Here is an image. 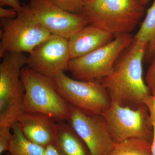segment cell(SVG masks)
Wrapping results in <instances>:
<instances>
[{
    "label": "cell",
    "instance_id": "7c38bea8",
    "mask_svg": "<svg viewBox=\"0 0 155 155\" xmlns=\"http://www.w3.org/2000/svg\"><path fill=\"white\" fill-rule=\"evenodd\" d=\"M17 122L26 138L35 144L45 147L54 145L58 130V122L45 114L22 113Z\"/></svg>",
    "mask_w": 155,
    "mask_h": 155
},
{
    "label": "cell",
    "instance_id": "5b68a950",
    "mask_svg": "<svg viewBox=\"0 0 155 155\" xmlns=\"http://www.w3.org/2000/svg\"><path fill=\"white\" fill-rule=\"evenodd\" d=\"M14 19H1L0 57L9 53H30L51 35L37 20L28 5Z\"/></svg>",
    "mask_w": 155,
    "mask_h": 155
},
{
    "label": "cell",
    "instance_id": "9c48e42d",
    "mask_svg": "<svg viewBox=\"0 0 155 155\" xmlns=\"http://www.w3.org/2000/svg\"><path fill=\"white\" fill-rule=\"evenodd\" d=\"M28 6L37 20L51 34L68 40L89 24L81 13L65 11L49 0H29Z\"/></svg>",
    "mask_w": 155,
    "mask_h": 155
},
{
    "label": "cell",
    "instance_id": "5bb4252c",
    "mask_svg": "<svg viewBox=\"0 0 155 155\" xmlns=\"http://www.w3.org/2000/svg\"><path fill=\"white\" fill-rule=\"evenodd\" d=\"M62 155H92L83 140L69 123L58 122V130L53 145Z\"/></svg>",
    "mask_w": 155,
    "mask_h": 155
},
{
    "label": "cell",
    "instance_id": "30bf717a",
    "mask_svg": "<svg viewBox=\"0 0 155 155\" xmlns=\"http://www.w3.org/2000/svg\"><path fill=\"white\" fill-rule=\"evenodd\" d=\"M68 123L85 142L92 155H110L115 143L102 115H89L69 104Z\"/></svg>",
    "mask_w": 155,
    "mask_h": 155
},
{
    "label": "cell",
    "instance_id": "2e32d148",
    "mask_svg": "<svg viewBox=\"0 0 155 155\" xmlns=\"http://www.w3.org/2000/svg\"><path fill=\"white\" fill-rule=\"evenodd\" d=\"M151 144L142 139H128L115 143L110 155H152Z\"/></svg>",
    "mask_w": 155,
    "mask_h": 155
},
{
    "label": "cell",
    "instance_id": "ac0fdd59",
    "mask_svg": "<svg viewBox=\"0 0 155 155\" xmlns=\"http://www.w3.org/2000/svg\"><path fill=\"white\" fill-rule=\"evenodd\" d=\"M59 8L73 13H81L83 9V0H49Z\"/></svg>",
    "mask_w": 155,
    "mask_h": 155
},
{
    "label": "cell",
    "instance_id": "44dd1931",
    "mask_svg": "<svg viewBox=\"0 0 155 155\" xmlns=\"http://www.w3.org/2000/svg\"><path fill=\"white\" fill-rule=\"evenodd\" d=\"M144 104L147 108L150 119L153 125H155V96L150 94L144 101Z\"/></svg>",
    "mask_w": 155,
    "mask_h": 155
},
{
    "label": "cell",
    "instance_id": "ffe728a7",
    "mask_svg": "<svg viewBox=\"0 0 155 155\" xmlns=\"http://www.w3.org/2000/svg\"><path fill=\"white\" fill-rule=\"evenodd\" d=\"M144 80L151 94L155 96V57L148 69Z\"/></svg>",
    "mask_w": 155,
    "mask_h": 155
},
{
    "label": "cell",
    "instance_id": "ba28073f",
    "mask_svg": "<svg viewBox=\"0 0 155 155\" xmlns=\"http://www.w3.org/2000/svg\"><path fill=\"white\" fill-rule=\"evenodd\" d=\"M102 116L115 143L133 138L142 139L152 142V123L148 110L145 105L134 109L112 102Z\"/></svg>",
    "mask_w": 155,
    "mask_h": 155
},
{
    "label": "cell",
    "instance_id": "4316f807",
    "mask_svg": "<svg viewBox=\"0 0 155 155\" xmlns=\"http://www.w3.org/2000/svg\"><path fill=\"white\" fill-rule=\"evenodd\" d=\"M153 52H155V40L153 46Z\"/></svg>",
    "mask_w": 155,
    "mask_h": 155
},
{
    "label": "cell",
    "instance_id": "484cf974",
    "mask_svg": "<svg viewBox=\"0 0 155 155\" xmlns=\"http://www.w3.org/2000/svg\"><path fill=\"white\" fill-rule=\"evenodd\" d=\"M140 1H141V2L142 3V4L145 6L149 2L150 0H140Z\"/></svg>",
    "mask_w": 155,
    "mask_h": 155
},
{
    "label": "cell",
    "instance_id": "52a82bcc",
    "mask_svg": "<svg viewBox=\"0 0 155 155\" xmlns=\"http://www.w3.org/2000/svg\"><path fill=\"white\" fill-rule=\"evenodd\" d=\"M53 79L61 96L69 104L84 114L102 115L111 106L110 96L100 81L72 79L64 72Z\"/></svg>",
    "mask_w": 155,
    "mask_h": 155
},
{
    "label": "cell",
    "instance_id": "4fadbf2b",
    "mask_svg": "<svg viewBox=\"0 0 155 155\" xmlns=\"http://www.w3.org/2000/svg\"><path fill=\"white\" fill-rule=\"evenodd\" d=\"M113 34L88 24L68 39L70 60L86 55L111 41Z\"/></svg>",
    "mask_w": 155,
    "mask_h": 155
},
{
    "label": "cell",
    "instance_id": "7a4b0ae2",
    "mask_svg": "<svg viewBox=\"0 0 155 155\" xmlns=\"http://www.w3.org/2000/svg\"><path fill=\"white\" fill-rule=\"evenodd\" d=\"M145 9L140 0H90L84 2L81 13L89 24L116 37L131 33Z\"/></svg>",
    "mask_w": 155,
    "mask_h": 155
},
{
    "label": "cell",
    "instance_id": "e0dca14e",
    "mask_svg": "<svg viewBox=\"0 0 155 155\" xmlns=\"http://www.w3.org/2000/svg\"><path fill=\"white\" fill-rule=\"evenodd\" d=\"M134 38L147 44L150 52L153 53L155 40V0L147 11L146 16Z\"/></svg>",
    "mask_w": 155,
    "mask_h": 155
},
{
    "label": "cell",
    "instance_id": "6da1fadb",
    "mask_svg": "<svg viewBox=\"0 0 155 155\" xmlns=\"http://www.w3.org/2000/svg\"><path fill=\"white\" fill-rule=\"evenodd\" d=\"M149 45L134 38L100 82L114 102L122 107L137 109L151 94L143 77L142 62Z\"/></svg>",
    "mask_w": 155,
    "mask_h": 155
},
{
    "label": "cell",
    "instance_id": "3957f363",
    "mask_svg": "<svg viewBox=\"0 0 155 155\" xmlns=\"http://www.w3.org/2000/svg\"><path fill=\"white\" fill-rule=\"evenodd\" d=\"M21 78L25 90L24 112L45 114L57 122L68 120L69 104L58 93L52 78L26 66L21 70Z\"/></svg>",
    "mask_w": 155,
    "mask_h": 155
},
{
    "label": "cell",
    "instance_id": "7402d4cb",
    "mask_svg": "<svg viewBox=\"0 0 155 155\" xmlns=\"http://www.w3.org/2000/svg\"><path fill=\"white\" fill-rule=\"evenodd\" d=\"M18 13L14 9H8L0 7V17L1 19H14L17 17Z\"/></svg>",
    "mask_w": 155,
    "mask_h": 155
},
{
    "label": "cell",
    "instance_id": "277c9868",
    "mask_svg": "<svg viewBox=\"0 0 155 155\" xmlns=\"http://www.w3.org/2000/svg\"><path fill=\"white\" fill-rule=\"evenodd\" d=\"M27 58L24 53H7L0 64V127H12L24 112L21 72Z\"/></svg>",
    "mask_w": 155,
    "mask_h": 155
},
{
    "label": "cell",
    "instance_id": "9a60e30c",
    "mask_svg": "<svg viewBox=\"0 0 155 155\" xmlns=\"http://www.w3.org/2000/svg\"><path fill=\"white\" fill-rule=\"evenodd\" d=\"M13 137L8 152L10 155H44L45 147L28 140L24 136L19 123L15 122L12 127Z\"/></svg>",
    "mask_w": 155,
    "mask_h": 155
},
{
    "label": "cell",
    "instance_id": "d6986e66",
    "mask_svg": "<svg viewBox=\"0 0 155 155\" xmlns=\"http://www.w3.org/2000/svg\"><path fill=\"white\" fill-rule=\"evenodd\" d=\"M12 127L9 126L0 127V154L5 152H8L13 137Z\"/></svg>",
    "mask_w": 155,
    "mask_h": 155
},
{
    "label": "cell",
    "instance_id": "603a6c76",
    "mask_svg": "<svg viewBox=\"0 0 155 155\" xmlns=\"http://www.w3.org/2000/svg\"><path fill=\"white\" fill-rule=\"evenodd\" d=\"M0 5L1 7L5 5L10 6L17 12L21 11L22 7L20 5L19 0H0Z\"/></svg>",
    "mask_w": 155,
    "mask_h": 155
},
{
    "label": "cell",
    "instance_id": "8fae6325",
    "mask_svg": "<svg viewBox=\"0 0 155 155\" xmlns=\"http://www.w3.org/2000/svg\"><path fill=\"white\" fill-rule=\"evenodd\" d=\"M29 54L27 66L52 78L68 69L70 61L68 40L52 34Z\"/></svg>",
    "mask_w": 155,
    "mask_h": 155
},
{
    "label": "cell",
    "instance_id": "83f0119b",
    "mask_svg": "<svg viewBox=\"0 0 155 155\" xmlns=\"http://www.w3.org/2000/svg\"><path fill=\"white\" fill-rule=\"evenodd\" d=\"M84 1V2H87V1H90V0H83Z\"/></svg>",
    "mask_w": 155,
    "mask_h": 155
},
{
    "label": "cell",
    "instance_id": "cb8c5ba5",
    "mask_svg": "<svg viewBox=\"0 0 155 155\" xmlns=\"http://www.w3.org/2000/svg\"><path fill=\"white\" fill-rule=\"evenodd\" d=\"M44 155H62L53 145H50L45 147Z\"/></svg>",
    "mask_w": 155,
    "mask_h": 155
},
{
    "label": "cell",
    "instance_id": "f1b7e54d",
    "mask_svg": "<svg viewBox=\"0 0 155 155\" xmlns=\"http://www.w3.org/2000/svg\"><path fill=\"white\" fill-rule=\"evenodd\" d=\"M6 155H10V154H9V153L8 152V153H7V154H6Z\"/></svg>",
    "mask_w": 155,
    "mask_h": 155
},
{
    "label": "cell",
    "instance_id": "d4e9b609",
    "mask_svg": "<svg viewBox=\"0 0 155 155\" xmlns=\"http://www.w3.org/2000/svg\"><path fill=\"white\" fill-rule=\"evenodd\" d=\"M153 136L151 144L152 155H155V125H153Z\"/></svg>",
    "mask_w": 155,
    "mask_h": 155
},
{
    "label": "cell",
    "instance_id": "8992f818",
    "mask_svg": "<svg viewBox=\"0 0 155 155\" xmlns=\"http://www.w3.org/2000/svg\"><path fill=\"white\" fill-rule=\"evenodd\" d=\"M130 34L116 36L86 55L69 61L68 69L74 79L101 81L112 71L116 61L134 39Z\"/></svg>",
    "mask_w": 155,
    "mask_h": 155
}]
</instances>
